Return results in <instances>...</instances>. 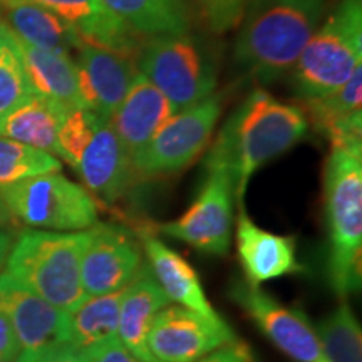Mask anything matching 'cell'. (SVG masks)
I'll use <instances>...</instances> for the list:
<instances>
[{
  "label": "cell",
  "mask_w": 362,
  "mask_h": 362,
  "mask_svg": "<svg viewBox=\"0 0 362 362\" xmlns=\"http://www.w3.org/2000/svg\"><path fill=\"white\" fill-rule=\"evenodd\" d=\"M30 96L34 90L22 62L19 39L0 19V121Z\"/></svg>",
  "instance_id": "4316f807"
},
{
  "label": "cell",
  "mask_w": 362,
  "mask_h": 362,
  "mask_svg": "<svg viewBox=\"0 0 362 362\" xmlns=\"http://www.w3.org/2000/svg\"><path fill=\"white\" fill-rule=\"evenodd\" d=\"M103 4L141 39L188 34L193 24L180 0H103Z\"/></svg>",
  "instance_id": "cb8c5ba5"
},
{
  "label": "cell",
  "mask_w": 362,
  "mask_h": 362,
  "mask_svg": "<svg viewBox=\"0 0 362 362\" xmlns=\"http://www.w3.org/2000/svg\"><path fill=\"white\" fill-rule=\"evenodd\" d=\"M304 111L330 144L361 143L362 138V66L351 79L327 96L307 99Z\"/></svg>",
  "instance_id": "7402d4cb"
},
{
  "label": "cell",
  "mask_w": 362,
  "mask_h": 362,
  "mask_svg": "<svg viewBox=\"0 0 362 362\" xmlns=\"http://www.w3.org/2000/svg\"><path fill=\"white\" fill-rule=\"evenodd\" d=\"M309 128L304 107L279 101L264 89L252 90L243 99L210 148V153L235 170L238 205H243V194L255 171L300 143Z\"/></svg>",
  "instance_id": "6da1fadb"
},
{
  "label": "cell",
  "mask_w": 362,
  "mask_h": 362,
  "mask_svg": "<svg viewBox=\"0 0 362 362\" xmlns=\"http://www.w3.org/2000/svg\"><path fill=\"white\" fill-rule=\"evenodd\" d=\"M192 17V21L197 19L198 22L203 24V17H205V6H206V0H180Z\"/></svg>",
  "instance_id": "d590c367"
},
{
  "label": "cell",
  "mask_w": 362,
  "mask_h": 362,
  "mask_svg": "<svg viewBox=\"0 0 362 362\" xmlns=\"http://www.w3.org/2000/svg\"><path fill=\"white\" fill-rule=\"evenodd\" d=\"M16 362H89L83 351L76 349L71 344L49 347L35 352H22Z\"/></svg>",
  "instance_id": "1f68e13d"
},
{
  "label": "cell",
  "mask_w": 362,
  "mask_h": 362,
  "mask_svg": "<svg viewBox=\"0 0 362 362\" xmlns=\"http://www.w3.org/2000/svg\"><path fill=\"white\" fill-rule=\"evenodd\" d=\"M139 240L149 262V270L170 302H176L208 319H221L206 298L198 274L180 253L171 250L146 230L139 232Z\"/></svg>",
  "instance_id": "d6986e66"
},
{
  "label": "cell",
  "mask_w": 362,
  "mask_h": 362,
  "mask_svg": "<svg viewBox=\"0 0 362 362\" xmlns=\"http://www.w3.org/2000/svg\"><path fill=\"white\" fill-rule=\"evenodd\" d=\"M247 0H206L203 24L214 33H226L242 21Z\"/></svg>",
  "instance_id": "4dcf8cb0"
},
{
  "label": "cell",
  "mask_w": 362,
  "mask_h": 362,
  "mask_svg": "<svg viewBox=\"0 0 362 362\" xmlns=\"http://www.w3.org/2000/svg\"><path fill=\"white\" fill-rule=\"evenodd\" d=\"M143 265L141 242L126 226L98 223L89 228L81 260V280L88 297L123 291Z\"/></svg>",
  "instance_id": "7c38bea8"
},
{
  "label": "cell",
  "mask_w": 362,
  "mask_h": 362,
  "mask_svg": "<svg viewBox=\"0 0 362 362\" xmlns=\"http://www.w3.org/2000/svg\"><path fill=\"white\" fill-rule=\"evenodd\" d=\"M74 61L86 107L110 121L138 74L136 59L103 45L83 42Z\"/></svg>",
  "instance_id": "5bb4252c"
},
{
  "label": "cell",
  "mask_w": 362,
  "mask_h": 362,
  "mask_svg": "<svg viewBox=\"0 0 362 362\" xmlns=\"http://www.w3.org/2000/svg\"><path fill=\"white\" fill-rule=\"evenodd\" d=\"M6 8L8 29L22 42L56 54L78 52L83 39L72 27L47 8L34 2H11Z\"/></svg>",
  "instance_id": "603a6c76"
},
{
  "label": "cell",
  "mask_w": 362,
  "mask_h": 362,
  "mask_svg": "<svg viewBox=\"0 0 362 362\" xmlns=\"http://www.w3.org/2000/svg\"><path fill=\"white\" fill-rule=\"evenodd\" d=\"M230 297L284 354L296 362H330L324 354L314 325L300 309L282 305L245 280L232 284Z\"/></svg>",
  "instance_id": "30bf717a"
},
{
  "label": "cell",
  "mask_w": 362,
  "mask_h": 362,
  "mask_svg": "<svg viewBox=\"0 0 362 362\" xmlns=\"http://www.w3.org/2000/svg\"><path fill=\"white\" fill-rule=\"evenodd\" d=\"M237 341L223 319H208L181 305H166L153 319L148 349L156 362H194Z\"/></svg>",
  "instance_id": "8fae6325"
},
{
  "label": "cell",
  "mask_w": 362,
  "mask_h": 362,
  "mask_svg": "<svg viewBox=\"0 0 362 362\" xmlns=\"http://www.w3.org/2000/svg\"><path fill=\"white\" fill-rule=\"evenodd\" d=\"M315 332L330 362H362L361 325L346 300L317 325Z\"/></svg>",
  "instance_id": "83f0119b"
},
{
  "label": "cell",
  "mask_w": 362,
  "mask_h": 362,
  "mask_svg": "<svg viewBox=\"0 0 362 362\" xmlns=\"http://www.w3.org/2000/svg\"><path fill=\"white\" fill-rule=\"evenodd\" d=\"M21 356V346L12 325L0 314V362H16Z\"/></svg>",
  "instance_id": "e575fe53"
},
{
  "label": "cell",
  "mask_w": 362,
  "mask_h": 362,
  "mask_svg": "<svg viewBox=\"0 0 362 362\" xmlns=\"http://www.w3.org/2000/svg\"><path fill=\"white\" fill-rule=\"evenodd\" d=\"M89 362H143L138 357L131 354L121 344L119 339H111V341L98 344V346L89 347L83 351Z\"/></svg>",
  "instance_id": "d6a6232c"
},
{
  "label": "cell",
  "mask_w": 362,
  "mask_h": 362,
  "mask_svg": "<svg viewBox=\"0 0 362 362\" xmlns=\"http://www.w3.org/2000/svg\"><path fill=\"white\" fill-rule=\"evenodd\" d=\"M324 7L272 0L252 12L235 42L238 66L264 81L292 71L319 27Z\"/></svg>",
  "instance_id": "277c9868"
},
{
  "label": "cell",
  "mask_w": 362,
  "mask_h": 362,
  "mask_svg": "<svg viewBox=\"0 0 362 362\" xmlns=\"http://www.w3.org/2000/svg\"><path fill=\"white\" fill-rule=\"evenodd\" d=\"M205 183L180 218L156 225L166 237L181 240L206 255L225 257L232 245L237 176L225 161L206 156Z\"/></svg>",
  "instance_id": "9c48e42d"
},
{
  "label": "cell",
  "mask_w": 362,
  "mask_h": 362,
  "mask_svg": "<svg viewBox=\"0 0 362 362\" xmlns=\"http://www.w3.org/2000/svg\"><path fill=\"white\" fill-rule=\"evenodd\" d=\"M123 291L88 297L78 309L69 312V344L86 351L117 337Z\"/></svg>",
  "instance_id": "484cf974"
},
{
  "label": "cell",
  "mask_w": 362,
  "mask_h": 362,
  "mask_svg": "<svg viewBox=\"0 0 362 362\" xmlns=\"http://www.w3.org/2000/svg\"><path fill=\"white\" fill-rule=\"evenodd\" d=\"M175 112L176 110L165 94L138 72L110 123L128 155L133 156Z\"/></svg>",
  "instance_id": "ac0fdd59"
},
{
  "label": "cell",
  "mask_w": 362,
  "mask_h": 362,
  "mask_svg": "<svg viewBox=\"0 0 362 362\" xmlns=\"http://www.w3.org/2000/svg\"><path fill=\"white\" fill-rule=\"evenodd\" d=\"M362 66V0H339L293 66L302 101L327 96Z\"/></svg>",
  "instance_id": "5b68a950"
},
{
  "label": "cell",
  "mask_w": 362,
  "mask_h": 362,
  "mask_svg": "<svg viewBox=\"0 0 362 362\" xmlns=\"http://www.w3.org/2000/svg\"><path fill=\"white\" fill-rule=\"evenodd\" d=\"M194 362H250V349H248L247 344L233 341L211 351L210 354L203 356L202 359Z\"/></svg>",
  "instance_id": "836d02e7"
},
{
  "label": "cell",
  "mask_w": 362,
  "mask_h": 362,
  "mask_svg": "<svg viewBox=\"0 0 362 362\" xmlns=\"http://www.w3.org/2000/svg\"><path fill=\"white\" fill-rule=\"evenodd\" d=\"M11 2L37 4L67 22L83 42L103 45L129 57L138 59L144 44V39L107 11L103 0H6L2 6Z\"/></svg>",
  "instance_id": "e0dca14e"
},
{
  "label": "cell",
  "mask_w": 362,
  "mask_h": 362,
  "mask_svg": "<svg viewBox=\"0 0 362 362\" xmlns=\"http://www.w3.org/2000/svg\"><path fill=\"white\" fill-rule=\"evenodd\" d=\"M250 362H252V361H250Z\"/></svg>",
  "instance_id": "f35d334b"
},
{
  "label": "cell",
  "mask_w": 362,
  "mask_h": 362,
  "mask_svg": "<svg viewBox=\"0 0 362 362\" xmlns=\"http://www.w3.org/2000/svg\"><path fill=\"white\" fill-rule=\"evenodd\" d=\"M22 62L35 96L56 103L64 110H88L81 96L74 59L34 47L19 40Z\"/></svg>",
  "instance_id": "44dd1931"
},
{
  "label": "cell",
  "mask_w": 362,
  "mask_h": 362,
  "mask_svg": "<svg viewBox=\"0 0 362 362\" xmlns=\"http://www.w3.org/2000/svg\"><path fill=\"white\" fill-rule=\"evenodd\" d=\"M88 240L89 230H25L12 243L6 274L57 309L76 310L88 298L81 280V260Z\"/></svg>",
  "instance_id": "3957f363"
},
{
  "label": "cell",
  "mask_w": 362,
  "mask_h": 362,
  "mask_svg": "<svg viewBox=\"0 0 362 362\" xmlns=\"http://www.w3.org/2000/svg\"><path fill=\"white\" fill-rule=\"evenodd\" d=\"M285 2H293V4H319V6H325V0H285Z\"/></svg>",
  "instance_id": "8d00e7d4"
},
{
  "label": "cell",
  "mask_w": 362,
  "mask_h": 362,
  "mask_svg": "<svg viewBox=\"0 0 362 362\" xmlns=\"http://www.w3.org/2000/svg\"><path fill=\"white\" fill-rule=\"evenodd\" d=\"M16 220L47 232H84L99 221V208L88 189L59 171L33 176L0 189Z\"/></svg>",
  "instance_id": "8992f818"
},
{
  "label": "cell",
  "mask_w": 362,
  "mask_h": 362,
  "mask_svg": "<svg viewBox=\"0 0 362 362\" xmlns=\"http://www.w3.org/2000/svg\"><path fill=\"white\" fill-rule=\"evenodd\" d=\"M94 200L115 206L136 183L131 156L107 119L99 121L74 166Z\"/></svg>",
  "instance_id": "9a60e30c"
},
{
  "label": "cell",
  "mask_w": 362,
  "mask_h": 362,
  "mask_svg": "<svg viewBox=\"0 0 362 362\" xmlns=\"http://www.w3.org/2000/svg\"><path fill=\"white\" fill-rule=\"evenodd\" d=\"M57 156L0 136V189L33 176L61 171Z\"/></svg>",
  "instance_id": "f1b7e54d"
},
{
  "label": "cell",
  "mask_w": 362,
  "mask_h": 362,
  "mask_svg": "<svg viewBox=\"0 0 362 362\" xmlns=\"http://www.w3.org/2000/svg\"><path fill=\"white\" fill-rule=\"evenodd\" d=\"M66 112L56 103L34 94L0 121V136L59 156L57 131Z\"/></svg>",
  "instance_id": "d4e9b609"
},
{
  "label": "cell",
  "mask_w": 362,
  "mask_h": 362,
  "mask_svg": "<svg viewBox=\"0 0 362 362\" xmlns=\"http://www.w3.org/2000/svg\"><path fill=\"white\" fill-rule=\"evenodd\" d=\"M237 252L245 282L252 287L305 270L297 260L296 238L270 233L257 226L243 205H240L237 216Z\"/></svg>",
  "instance_id": "2e32d148"
},
{
  "label": "cell",
  "mask_w": 362,
  "mask_h": 362,
  "mask_svg": "<svg viewBox=\"0 0 362 362\" xmlns=\"http://www.w3.org/2000/svg\"><path fill=\"white\" fill-rule=\"evenodd\" d=\"M166 305H170V298L161 291L149 267L143 264L124 287L117 325V339L139 361L156 362L148 349V332L155 315Z\"/></svg>",
  "instance_id": "ffe728a7"
},
{
  "label": "cell",
  "mask_w": 362,
  "mask_h": 362,
  "mask_svg": "<svg viewBox=\"0 0 362 362\" xmlns=\"http://www.w3.org/2000/svg\"><path fill=\"white\" fill-rule=\"evenodd\" d=\"M221 96L214 93L166 121L136 155L131 156L136 180L181 173L206 151L221 115Z\"/></svg>",
  "instance_id": "ba28073f"
},
{
  "label": "cell",
  "mask_w": 362,
  "mask_h": 362,
  "mask_svg": "<svg viewBox=\"0 0 362 362\" xmlns=\"http://www.w3.org/2000/svg\"><path fill=\"white\" fill-rule=\"evenodd\" d=\"M324 214L327 223V277L337 297L361 287L362 144H330L324 168Z\"/></svg>",
  "instance_id": "7a4b0ae2"
},
{
  "label": "cell",
  "mask_w": 362,
  "mask_h": 362,
  "mask_svg": "<svg viewBox=\"0 0 362 362\" xmlns=\"http://www.w3.org/2000/svg\"><path fill=\"white\" fill-rule=\"evenodd\" d=\"M101 119V116L90 110L67 111L57 131L59 158L74 168Z\"/></svg>",
  "instance_id": "f546056e"
},
{
  "label": "cell",
  "mask_w": 362,
  "mask_h": 362,
  "mask_svg": "<svg viewBox=\"0 0 362 362\" xmlns=\"http://www.w3.org/2000/svg\"><path fill=\"white\" fill-rule=\"evenodd\" d=\"M0 314L12 325L22 352L69 344V312L0 274Z\"/></svg>",
  "instance_id": "4fadbf2b"
},
{
  "label": "cell",
  "mask_w": 362,
  "mask_h": 362,
  "mask_svg": "<svg viewBox=\"0 0 362 362\" xmlns=\"http://www.w3.org/2000/svg\"><path fill=\"white\" fill-rule=\"evenodd\" d=\"M4 2H6V0H0V6H2V4H4Z\"/></svg>",
  "instance_id": "74e56055"
},
{
  "label": "cell",
  "mask_w": 362,
  "mask_h": 362,
  "mask_svg": "<svg viewBox=\"0 0 362 362\" xmlns=\"http://www.w3.org/2000/svg\"><path fill=\"white\" fill-rule=\"evenodd\" d=\"M136 66L176 112L203 101L216 89V67L210 54L189 33L146 39Z\"/></svg>",
  "instance_id": "52a82bcc"
}]
</instances>
